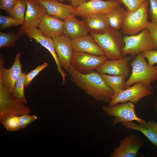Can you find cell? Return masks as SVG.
<instances>
[{
	"label": "cell",
	"instance_id": "cell-1",
	"mask_svg": "<svg viewBox=\"0 0 157 157\" xmlns=\"http://www.w3.org/2000/svg\"><path fill=\"white\" fill-rule=\"evenodd\" d=\"M67 71L72 81L87 95L97 101L108 104L110 101L115 92L105 84L99 74L94 72L83 74L71 66Z\"/></svg>",
	"mask_w": 157,
	"mask_h": 157
},
{
	"label": "cell",
	"instance_id": "cell-2",
	"mask_svg": "<svg viewBox=\"0 0 157 157\" xmlns=\"http://www.w3.org/2000/svg\"><path fill=\"white\" fill-rule=\"evenodd\" d=\"M90 35L108 59H117L125 56L122 51L124 45V37L119 30L109 27L102 33L90 32Z\"/></svg>",
	"mask_w": 157,
	"mask_h": 157
},
{
	"label": "cell",
	"instance_id": "cell-3",
	"mask_svg": "<svg viewBox=\"0 0 157 157\" xmlns=\"http://www.w3.org/2000/svg\"><path fill=\"white\" fill-rule=\"evenodd\" d=\"M129 64L132 67V71L126 81L125 88L134 83H140L151 89V84L157 76V66L149 65L145 61L142 53L139 54Z\"/></svg>",
	"mask_w": 157,
	"mask_h": 157
},
{
	"label": "cell",
	"instance_id": "cell-4",
	"mask_svg": "<svg viewBox=\"0 0 157 157\" xmlns=\"http://www.w3.org/2000/svg\"><path fill=\"white\" fill-rule=\"evenodd\" d=\"M124 45L122 51L124 56L130 54L132 58H135L144 51L156 49L147 28L138 34L124 37Z\"/></svg>",
	"mask_w": 157,
	"mask_h": 157
},
{
	"label": "cell",
	"instance_id": "cell-5",
	"mask_svg": "<svg viewBox=\"0 0 157 157\" xmlns=\"http://www.w3.org/2000/svg\"><path fill=\"white\" fill-rule=\"evenodd\" d=\"M148 2L145 1L135 11L126 12L124 21L122 28V33L128 35L137 34L147 28L149 22L148 20L147 9Z\"/></svg>",
	"mask_w": 157,
	"mask_h": 157
},
{
	"label": "cell",
	"instance_id": "cell-6",
	"mask_svg": "<svg viewBox=\"0 0 157 157\" xmlns=\"http://www.w3.org/2000/svg\"><path fill=\"white\" fill-rule=\"evenodd\" d=\"M31 112L30 108L14 97L0 81V121L10 116H20Z\"/></svg>",
	"mask_w": 157,
	"mask_h": 157
},
{
	"label": "cell",
	"instance_id": "cell-7",
	"mask_svg": "<svg viewBox=\"0 0 157 157\" xmlns=\"http://www.w3.org/2000/svg\"><path fill=\"white\" fill-rule=\"evenodd\" d=\"M102 109L108 116L115 117L112 122L113 126L120 122L123 123L134 120L140 124L146 122L136 115L135 106L131 102L121 103L111 106H103Z\"/></svg>",
	"mask_w": 157,
	"mask_h": 157
},
{
	"label": "cell",
	"instance_id": "cell-8",
	"mask_svg": "<svg viewBox=\"0 0 157 157\" xmlns=\"http://www.w3.org/2000/svg\"><path fill=\"white\" fill-rule=\"evenodd\" d=\"M153 94L151 89L141 83H137L133 86L115 92L108 106H111L129 101L136 103L144 97Z\"/></svg>",
	"mask_w": 157,
	"mask_h": 157
},
{
	"label": "cell",
	"instance_id": "cell-9",
	"mask_svg": "<svg viewBox=\"0 0 157 157\" xmlns=\"http://www.w3.org/2000/svg\"><path fill=\"white\" fill-rule=\"evenodd\" d=\"M107 59L104 55L74 52L71 66L79 72L87 74L94 72Z\"/></svg>",
	"mask_w": 157,
	"mask_h": 157
},
{
	"label": "cell",
	"instance_id": "cell-10",
	"mask_svg": "<svg viewBox=\"0 0 157 157\" xmlns=\"http://www.w3.org/2000/svg\"><path fill=\"white\" fill-rule=\"evenodd\" d=\"M26 1L27 8L24 22L18 32L20 35L37 28L43 17L47 14L44 7L36 0Z\"/></svg>",
	"mask_w": 157,
	"mask_h": 157
},
{
	"label": "cell",
	"instance_id": "cell-11",
	"mask_svg": "<svg viewBox=\"0 0 157 157\" xmlns=\"http://www.w3.org/2000/svg\"><path fill=\"white\" fill-rule=\"evenodd\" d=\"M119 1L92 0L76 8V16L82 17L92 14H107L120 6Z\"/></svg>",
	"mask_w": 157,
	"mask_h": 157
},
{
	"label": "cell",
	"instance_id": "cell-12",
	"mask_svg": "<svg viewBox=\"0 0 157 157\" xmlns=\"http://www.w3.org/2000/svg\"><path fill=\"white\" fill-rule=\"evenodd\" d=\"M20 53H17L12 66L9 69L4 67V60L0 55V81L6 89L11 93L15 83L22 73V64L20 63Z\"/></svg>",
	"mask_w": 157,
	"mask_h": 157
},
{
	"label": "cell",
	"instance_id": "cell-13",
	"mask_svg": "<svg viewBox=\"0 0 157 157\" xmlns=\"http://www.w3.org/2000/svg\"><path fill=\"white\" fill-rule=\"evenodd\" d=\"M142 139L137 134L127 136L120 140L119 146L114 149L110 157H136L143 145Z\"/></svg>",
	"mask_w": 157,
	"mask_h": 157
},
{
	"label": "cell",
	"instance_id": "cell-14",
	"mask_svg": "<svg viewBox=\"0 0 157 157\" xmlns=\"http://www.w3.org/2000/svg\"><path fill=\"white\" fill-rule=\"evenodd\" d=\"M54 47L61 66L67 70L71 66V60L74 52L72 39L63 34L52 38Z\"/></svg>",
	"mask_w": 157,
	"mask_h": 157
},
{
	"label": "cell",
	"instance_id": "cell-15",
	"mask_svg": "<svg viewBox=\"0 0 157 157\" xmlns=\"http://www.w3.org/2000/svg\"><path fill=\"white\" fill-rule=\"evenodd\" d=\"M131 60L130 56L117 59L107 60L96 70V72L99 74L125 76L127 77L131 71L128 66Z\"/></svg>",
	"mask_w": 157,
	"mask_h": 157
},
{
	"label": "cell",
	"instance_id": "cell-16",
	"mask_svg": "<svg viewBox=\"0 0 157 157\" xmlns=\"http://www.w3.org/2000/svg\"><path fill=\"white\" fill-rule=\"evenodd\" d=\"M36 0L44 6L48 15L64 20L76 16V8L71 4H65L56 0Z\"/></svg>",
	"mask_w": 157,
	"mask_h": 157
},
{
	"label": "cell",
	"instance_id": "cell-17",
	"mask_svg": "<svg viewBox=\"0 0 157 157\" xmlns=\"http://www.w3.org/2000/svg\"><path fill=\"white\" fill-rule=\"evenodd\" d=\"M26 34L29 39L35 40L48 50L51 54L56 64L57 69L62 76V84L64 85L67 75L63 69L59 61L55 50L53 39L44 35L38 28L33 29Z\"/></svg>",
	"mask_w": 157,
	"mask_h": 157
},
{
	"label": "cell",
	"instance_id": "cell-18",
	"mask_svg": "<svg viewBox=\"0 0 157 157\" xmlns=\"http://www.w3.org/2000/svg\"><path fill=\"white\" fill-rule=\"evenodd\" d=\"M63 27L64 21L46 14L42 18L38 28L44 35L52 38L63 34Z\"/></svg>",
	"mask_w": 157,
	"mask_h": 157
},
{
	"label": "cell",
	"instance_id": "cell-19",
	"mask_svg": "<svg viewBox=\"0 0 157 157\" xmlns=\"http://www.w3.org/2000/svg\"><path fill=\"white\" fill-rule=\"evenodd\" d=\"M74 52L102 56L104 53L90 35H87L72 40Z\"/></svg>",
	"mask_w": 157,
	"mask_h": 157
},
{
	"label": "cell",
	"instance_id": "cell-20",
	"mask_svg": "<svg viewBox=\"0 0 157 157\" xmlns=\"http://www.w3.org/2000/svg\"><path fill=\"white\" fill-rule=\"evenodd\" d=\"M63 21V34L72 39L88 35L90 32L84 22L78 20L75 16L68 18Z\"/></svg>",
	"mask_w": 157,
	"mask_h": 157
},
{
	"label": "cell",
	"instance_id": "cell-21",
	"mask_svg": "<svg viewBox=\"0 0 157 157\" xmlns=\"http://www.w3.org/2000/svg\"><path fill=\"white\" fill-rule=\"evenodd\" d=\"M122 125L126 129L141 132L152 144L157 147V123L154 121L151 120L139 124L130 122L123 123Z\"/></svg>",
	"mask_w": 157,
	"mask_h": 157
},
{
	"label": "cell",
	"instance_id": "cell-22",
	"mask_svg": "<svg viewBox=\"0 0 157 157\" xmlns=\"http://www.w3.org/2000/svg\"><path fill=\"white\" fill-rule=\"evenodd\" d=\"M82 17L83 21L90 32L102 33L109 27L106 19V14H92Z\"/></svg>",
	"mask_w": 157,
	"mask_h": 157
},
{
	"label": "cell",
	"instance_id": "cell-23",
	"mask_svg": "<svg viewBox=\"0 0 157 157\" xmlns=\"http://www.w3.org/2000/svg\"><path fill=\"white\" fill-rule=\"evenodd\" d=\"M126 10L120 6L106 14L107 20L110 27L116 30L122 28Z\"/></svg>",
	"mask_w": 157,
	"mask_h": 157
},
{
	"label": "cell",
	"instance_id": "cell-24",
	"mask_svg": "<svg viewBox=\"0 0 157 157\" xmlns=\"http://www.w3.org/2000/svg\"><path fill=\"white\" fill-rule=\"evenodd\" d=\"M105 84L115 92L125 88L126 76H125L99 74Z\"/></svg>",
	"mask_w": 157,
	"mask_h": 157
},
{
	"label": "cell",
	"instance_id": "cell-25",
	"mask_svg": "<svg viewBox=\"0 0 157 157\" xmlns=\"http://www.w3.org/2000/svg\"><path fill=\"white\" fill-rule=\"evenodd\" d=\"M27 4L26 0H18L9 13L19 25L24 22Z\"/></svg>",
	"mask_w": 157,
	"mask_h": 157
},
{
	"label": "cell",
	"instance_id": "cell-26",
	"mask_svg": "<svg viewBox=\"0 0 157 157\" xmlns=\"http://www.w3.org/2000/svg\"><path fill=\"white\" fill-rule=\"evenodd\" d=\"M26 74L25 72L22 73L15 83L13 91L10 93L17 99L26 104L27 101L24 92Z\"/></svg>",
	"mask_w": 157,
	"mask_h": 157
},
{
	"label": "cell",
	"instance_id": "cell-27",
	"mask_svg": "<svg viewBox=\"0 0 157 157\" xmlns=\"http://www.w3.org/2000/svg\"><path fill=\"white\" fill-rule=\"evenodd\" d=\"M20 35L16 31L8 33L0 32V47L10 48L19 39Z\"/></svg>",
	"mask_w": 157,
	"mask_h": 157
},
{
	"label": "cell",
	"instance_id": "cell-28",
	"mask_svg": "<svg viewBox=\"0 0 157 157\" xmlns=\"http://www.w3.org/2000/svg\"><path fill=\"white\" fill-rule=\"evenodd\" d=\"M0 123L9 131H17L21 129L19 116L14 115L7 117L0 121Z\"/></svg>",
	"mask_w": 157,
	"mask_h": 157
},
{
	"label": "cell",
	"instance_id": "cell-29",
	"mask_svg": "<svg viewBox=\"0 0 157 157\" xmlns=\"http://www.w3.org/2000/svg\"><path fill=\"white\" fill-rule=\"evenodd\" d=\"M49 65L48 63H44L38 66L26 74L25 76V88L28 87L35 77Z\"/></svg>",
	"mask_w": 157,
	"mask_h": 157
},
{
	"label": "cell",
	"instance_id": "cell-30",
	"mask_svg": "<svg viewBox=\"0 0 157 157\" xmlns=\"http://www.w3.org/2000/svg\"><path fill=\"white\" fill-rule=\"evenodd\" d=\"M19 24L12 16L0 15V27L2 30L7 28L18 26Z\"/></svg>",
	"mask_w": 157,
	"mask_h": 157
},
{
	"label": "cell",
	"instance_id": "cell-31",
	"mask_svg": "<svg viewBox=\"0 0 157 157\" xmlns=\"http://www.w3.org/2000/svg\"><path fill=\"white\" fill-rule=\"evenodd\" d=\"M147 0H119L125 6L127 12H133L139 8Z\"/></svg>",
	"mask_w": 157,
	"mask_h": 157
},
{
	"label": "cell",
	"instance_id": "cell-32",
	"mask_svg": "<svg viewBox=\"0 0 157 157\" xmlns=\"http://www.w3.org/2000/svg\"><path fill=\"white\" fill-rule=\"evenodd\" d=\"M25 114L19 116V120L21 129H24L37 120V116L35 115Z\"/></svg>",
	"mask_w": 157,
	"mask_h": 157
},
{
	"label": "cell",
	"instance_id": "cell-33",
	"mask_svg": "<svg viewBox=\"0 0 157 157\" xmlns=\"http://www.w3.org/2000/svg\"><path fill=\"white\" fill-rule=\"evenodd\" d=\"M142 53L144 58L147 60L149 65L153 66L157 63V50H148Z\"/></svg>",
	"mask_w": 157,
	"mask_h": 157
},
{
	"label": "cell",
	"instance_id": "cell-34",
	"mask_svg": "<svg viewBox=\"0 0 157 157\" xmlns=\"http://www.w3.org/2000/svg\"><path fill=\"white\" fill-rule=\"evenodd\" d=\"M148 30L156 49H157V23L149 22Z\"/></svg>",
	"mask_w": 157,
	"mask_h": 157
},
{
	"label": "cell",
	"instance_id": "cell-35",
	"mask_svg": "<svg viewBox=\"0 0 157 157\" xmlns=\"http://www.w3.org/2000/svg\"><path fill=\"white\" fill-rule=\"evenodd\" d=\"M150 4L149 13L151 22L157 23V0H148Z\"/></svg>",
	"mask_w": 157,
	"mask_h": 157
},
{
	"label": "cell",
	"instance_id": "cell-36",
	"mask_svg": "<svg viewBox=\"0 0 157 157\" xmlns=\"http://www.w3.org/2000/svg\"><path fill=\"white\" fill-rule=\"evenodd\" d=\"M18 0H0V9L9 14Z\"/></svg>",
	"mask_w": 157,
	"mask_h": 157
},
{
	"label": "cell",
	"instance_id": "cell-37",
	"mask_svg": "<svg viewBox=\"0 0 157 157\" xmlns=\"http://www.w3.org/2000/svg\"><path fill=\"white\" fill-rule=\"evenodd\" d=\"M70 2L71 5L75 8H77L80 5L87 1V0H67Z\"/></svg>",
	"mask_w": 157,
	"mask_h": 157
},
{
	"label": "cell",
	"instance_id": "cell-38",
	"mask_svg": "<svg viewBox=\"0 0 157 157\" xmlns=\"http://www.w3.org/2000/svg\"><path fill=\"white\" fill-rule=\"evenodd\" d=\"M154 107L156 113L157 115V97L155 102Z\"/></svg>",
	"mask_w": 157,
	"mask_h": 157
},
{
	"label": "cell",
	"instance_id": "cell-39",
	"mask_svg": "<svg viewBox=\"0 0 157 157\" xmlns=\"http://www.w3.org/2000/svg\"><path fill=\"white\" fill-rule=\"evenodd\" d=\"M56 0L58 1L61 2H64V1H65V0Z\"/></svg>",
	"mask_w": 157,
	"mask_h": 157
},
{
	"label": "cell",
	"instance_id": "cell-40",
	"mask_svg": "<svg viewBox=\"0 0 157 157\" xmlns=\"http://www.w3.org/2000/svg\"><path fill=\"white\" fill-rule=\"evenodd\" d=\"M157 80V76L154 79V81Z\"/></svg>",
	"mask_w": 157,
	"mask_h": 157
},
{
	"label": "cell",
	"instance_id": "cell-41",
	"mask_svg": "<svg viewBox=\"0 0 157 157\" xmlns=\"http://www.w3.org/2000/svg\"><path fill=\"white\" fill-rule=\"evenodd\" d=\"M111 0V1H119V0Z\"/></svg>",
	"mask_w": 157,
	"mask_h": 157
},
{
	"label": "cell",
	"instance_id": "cell-42",
	"mask_svg": "<svg viewBox=\"0 0 157 157\" xmlns=\"http://www.w3.org/2000/svg\"><path fill=\"white\" fill-rule=\"evenodd\" d=\"M90 0H87V1H90Z\"/></svg>",
	"mask_w": 157,
	"mask_h": 157
}]
</instances>
